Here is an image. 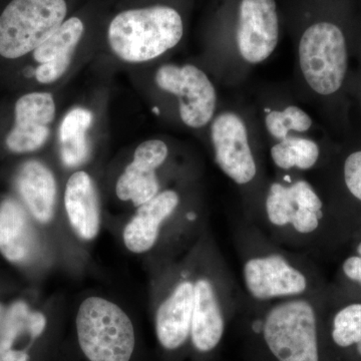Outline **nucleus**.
I'll use <instances>...</instances> for the list:
<instances>
[{"mask_svg": "<svg viewBox=\"0 0 361 361\" xmlns=\"http://www.w3.org/2000/svg\"><path fill=\"white\" fill-rule=\"evenodd\" d=\"M92 115L82 108L68 111L59 130L61 155L68 167H78L89 157L87 132L92 125Z\"/></svg>", "mask_w": 361, "mask_h": 361, "instance_id": "412c9836", "label": "nucleus"}, {"mask_svg": "<svg viewBox=\"0 0 361 361\" xmlns=\"http://www.w3.org/2000/svg\"><path fill=\"white\" fill-rule=\"evenodd\" d=\"M16 188L35 219L40 223H49L52 219L56 183L49 168L39 161H25L16 175Z\"/></svg>", "mask_w": 361, "mask_h": 361, "instance_id": "6ab92c4d", "label": "nucleus"}, {"mask_svg": "<svg viewBox=\"0 0 361 361\" xmlns=\"http://www.w3.org/2000/svg\"><path fill=\"white\" fill-rule=\"evenodd\" d=\"M171 284L166 278L165 292L157 305V338L165 350L177 351L191 336L194 303V248L185 266L171 270Z\"/></svg>", "mask_w": 361, "mask_h": 361, "instance_id": "9d476101", "label": "nucleus"}, {"mask_svg": "<svg viewBox=\"0 0 361 361\" xmlns=\"http://www.w3.org/2000/svg\"><path fill=\"white\" fill-rule=\"evenodd\" d=\"M343 184L349 196L361 206V151L346 157L342 167Z\"/></svg>", "mask_w": 361, "mask_h": 361, "instance_id": "b1692460", "label": "nucleus"}, {"mask_svg": "<svg viewBox=\"0 0 361 361\" xmlns=\"http://www.w3.org/2000/svg\"><path fill=\"white\" fill-rule=\"evenodd\" d=\"M156 82L179 97L180 118L188 127H204L212 120L217 94L203 71L191 65H165L157 71Z\"/></svg>", "mask_w": 361, "mask_h": 361, "instance_id": "9b49d317", "label": "nucleus"}, {"mask_svg": "<svg viewBox=\"0 0 361 361\" xmlns=\"http://www.w3.org/2000/svg\"><path fill=\"white\" fill-rule=\"evenodd\" d=\"M77 334L80 349L90 361H130L135 336L129 316L116 303L89 297L78 308Z\"/></svg>", "mask_w": 361, "mask_h": 361, "instance_id": "423d86ee", "label": "nucleus"}, {"mask_svg": "<svg viewBox=\"0 0 361 361\" xmlns=\"http://www.w3.org/2000/svg\"><path fill=\"white\" fill-rule=\"evenodd\" d=\"M32 244L25 209L13 199H6L0 204V252L11 262L21 263L30 257Z\"/></svg>", "mask_w": 361, "mask_h": 361, "instance_id": "aec40b11", "label": "nucleus"}, {"mask_svg": "<svg viewBox=\"0 0 361 361\" xmlns=\"http://www.w3.org/2000/svg\"><path fill=\"white\" fill-rule=\"evenodd\" d=\"M279 39V21L275 0H242L237 45L242 58L260 63L269 58Z\"/></svg>", "mask_w": 361, "mask_h": 361, "instance_id": "ddd939ff", "label": "nucleus"}, {"mask_svg": "<svg viewBox=\"0 0 361 361\" xmlns=\"http://www.w3.org/2000/svg\"><path fill=\"white\" fill-rule=\"evenodd\" d=\"M30 355L25 350L0 348V361H28Z\"/></svg>", "mask_w": 361, "mask_h": 361, "instance_id": "bb28decb", "label": "nucleus"}, {"mask_svg": "<svg viewBox=\"0 0 361 361\" xmlns=\"http://www.w3.org/2000/svg\"><path fill=\"white\" fill-rule=\"evenodd\" d=\"M211 139L218 167L237 186L248 190V207L244 218L253 222L256 207L251 189L256 185L258 187L259 166L249 142L245 123L236 114H221L211 127Z\"/></svg>", "mask_w": 361, "mask_h": 361, "instance_id": "1a4fd4ad", "label": "nucleus"}, {"mask_svg": "<svg viewBox=\"0 0 361 361\" xmlns=\"http://www.w3.org/2000/svg\"><path fill=\"white\" fill-rule=\"evenodd\" d=\"M184 33L182 18L169 6L123 11L111 20V51L129 63L151 61L179 44Z\"/></svg>", "mask_w": 361, "mask_h": 361, "instance_id": "39448f33", "label": "nucleus"}, {"mask_svg": "<svg viewBox=\"0 0 361 361\" xmlns=\"http://www.w3.org/2000/svg\"><path fill=\"white\" fill-rule=\"evenodd\" d=\"M84 33V23L78 18L63 21L51 37L35 49L32 58L39 63L35 78L40 84L58 80L71 65V56Z\"/></svg>", "mask_w": 361, "mask_h": 361, "instance_id": "f3484780", "label": "nucleus"}, {"mask_svg": "<svg viewBox=\"0 0 361 361\" xmlns=\"http://www.w3.org/2000/svg\"><path fill=\"white\" fill-rule=\"evenodd\" d=\"M348 240L353 241V251H355V254L361 257V229L353 233Z\"/></svg>", "mask_w": 361, "mask_h": 361, "instance_id": "cd10ccee", "label": "nucleus"}, {"mask_svg": "<svg viewBox=\"0 0 361 361\" xmlns=\"http://www.w3.org/2000/svg\"><path fill=\"white\" fill-rule=\"evenodd\" d=\"M65 206L71 227L80 238H96L101 226L99 201L87 173L78 171L66 183Z\"/></svg>", "mask_w": 361, "mask_h": 361, "instance_id": "a211bd4d", "label": "nucleus"}, {"mask_svg": "<svg viewBox=\"0 0 361 361\" xmlns=\"http://www.w3.org/2000/svg\"><path fill=\"white\" fill-rule=\"evenodd\" d=\"M167 145L160 140L142 142L134 161L118 178L116 192L122 201H132L135 207L152 200L160 193V180L157 171L167 161Z\"/></svg>", "mask_w": 361, "mask_h": 361, "instance_id": "2eb2a0df", "label": "nucleus"}, {"mask_svg": "<svg viewBox=\"0 0 361 361\" xmlns=\"http://www.w3.org/2000/svg\"><path fill=\"white\" fill-rule=\"evenodd\" d=\"M271 159L280 170L310 171L315 167L320 157V149L312 140L288 137L271 148Z\"/></svg>", "mask_w": 361, "mask_h": 361, "instance_id": "4be33fe9", "label": "nucleus"}, {"mask_svg": "<svg viewBox=\"0 0 361 361\" xmlns=\"http://www.w3.org/2000/svg\"><path fill=\"white\" fill-rule=\"evenodd\" d=\"M47 326V318L42 313L32 311L30 316V330L32 339L42 336Z\"/></svg>", "mask_w": 361, "mask_h": 361, "instance_id": "a878e982", "label": "nucleus"}, {"mask_svg": "<svg viewBox=\"0 0 361 361\" xmlns=\"http://www.w3.org/2000/svg\"><path fill=\"white\" fill-rule=\"evenodd\" d=\"M232 235L242 292L252 302L317 295L326 289L310 256L275 243L255 223L242 218L234 224Z\"/></svg>", "mask_w": 361, "mask_h": 361, "instance_id": "f257e3e1", "label": "nucleus"}, {"mask_svg": "<svg viewBox=\"0 0 361 361\" xmlns=\"http://www.w3.org/2000/svg\"><path fill=\"white\" fill-rule=\"evenodd\" d=\"M54 115L56 104L49 92H28L18 97L13 126L4 137L6 149L13 154H27L42 148L49 139Z\"/></svg>", "mask_w": 361, "mask_h": 361, "instance_id": "f8f14e48", "label": "nucleus"}, {"mask_svg": "<svg viewBox=\"0 0 361 361\" xmlns=\"http://www.w3.org/2000/svg\"><path fill=\"white\" fill-rule=\"evenodd\" d=\"M338 286L361 297V257L353 254L344 259L339 271Z\"/></svg>", "mask_w": 361, "mask_h": 361, "instance_id": "393cba45", "label": "nucleus"}, {"mask_svg": "<svg viewBox=\"0 0 361 361\" xmlns=\"http://www.w3.org/2000/svg\"><path fill=\"white\" fill-rule=\"evenodd\" d=\"M1 313H2V306L0 305V317H1Z\"/></svg>", "mask_w": 361, "mask_h": 361, "instance_id": "c85d7f7f", "label": "nucleus"}, {"mask_svg": "<svg viewBox=\"0 0 361 361\" xmlns=\"http://www.w3.org/2000/svg\"><path fill=\"white\" fill-rule=\"evenodd\" d=\"M323 292L271 303L252 302L242 292L236 315L268 360L322 361Z\"/></svg>", "mask_w": 361, "mask_h": 361, "instance_id": "7ed1b4c3", "label": "nucleus"}, {"mask_svg": "<svg viewBox=\"0 0 361 361\" xmlns=\"http://www.w3.org/2000/svg\"><path fill=\"white\" fill-rule=\"evenodd\" d=\"M299 63L308 85L322 96L341 89L348 71L345 37L334 23H318L304 32Z\"/></svg>", "mask_w": 361, "mask_h": 361, "instance_id": "6e6552de", "label": "nucleus"}, {"mask_svg": "<svg viewBox=\"0 0 361 361\" xmlns=\"http://www.w3.org/2000/svg\"><path fill=\"white\" fill-rule=\"evenodd\" d=\"M261 195L253 223L275 243L308 256L345 241L334 214L314 187L290 175L273 180Z\"/></svg>", "mask_w": 361, "mask_h": 361, "instance_id": "f03ea898", "label": "nucleus"}, {"mask_svg": "<svg viewBox=\"0 0 361 361\" xmlns=\"http://www.w3.org/2000/svg\"><path fill=\"white\" fill-rule=\"evenodd\" d=\"M322 330L334 348L355 351L361 358V297L342 287L329 286L323 292Z\"/></svg>", "mask_w": 361, "mask_h": 361, "instance_id": "4468645a", "label": "nucleus"}, {"mask_svg": "<svg viewBox=\"0 0 361 361\" xmlns=\"http://www.w3.org/2000/svg\"><path fill=\"white\" fill-rule=\"evenodd\" d=\"M242 289L207 227L194 246V303L190 341L200 355L219 348L238 312Z\"/></svg>", "mask_w": 361, "mask_h": 361, "instance_id": "20e7f679", "label": "nucleus"}, {"mask_svg": "<svg viewBox=\"0 0 361 361\" xmlns=\"http://www.w3.org/2000/svg\"><path fill=\"white\" fill-rule=\"evenodd\" d=\"M65 0H11L0 14V59L32 54L63 25Z\"/></svg>", "mask_w": 361, "mask_h": 361, "instance_id": "0eeeda50", "label": "nucleus"}, {"mask_svg": "<svg viewBox=\"0 0 361 361\" xmlns=\"http://www.w3.org/2000/svg\"><path fill=\"white\" fill-rule=\"evenodd\" d=\"M182 207L179 192L161 191L137 209L123 230V243L133 253H147L158 246L161 225Z\"/></svg>", "mask_w": 361, "mask_h": 361, "instance_id": "dca6fc26", "label": "nucleus"}, {"mask_svg": "<svg viewBox=\"0 0 361 361\" xmlns=\"http://www.w3.org/2000/svg\"><path fill=\"white\" fill-rule=\"evenodd\" d=\"M268 132L278 141L288 137L290 130L304 133L310 129L312 120L307 114L296 106H289L283 111H272L266 116Z\"/></svg>", "mask_w": 361, "mask_h": 361, "instance_id": "5701e85b", "label": "nucleus"}]
</instances>
